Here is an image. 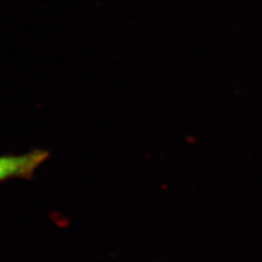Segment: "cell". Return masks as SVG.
<instances>
[{
    "instance_id": "6da1fadb",
    "label": "cell",
    "mask_w": 262,
    "mask_h": 262,
    "mask_svg": "<svg viewBox=\"0 0 262 262\" xmlns=\"http://www.w3.org/2000/svg\"><path fill=\"white\" fill-rule=\"evenodd\" d=\"M50 153L34 149L24 155L0 156V183L9 180H28L47 162Z\"/></svg>"
}]
</instances>
